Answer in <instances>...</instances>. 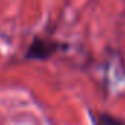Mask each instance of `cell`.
<instances>
[{
    "label": "cell",
    "instance_id": "obj_1",
    "mask_svg": "<svg viewBox=\"0 0 125 125\" xmlns=\"http://www.w3.org/2000/svg\"><path fill=\"white\" fill-rule=\"evenodd\" d=\"M59 43L54 40H49V38H41V37H34L31 44L27 49L25 53V59H37V60H44L49 59L50 56H53L57 49H59Z\"/></svg>",
    "mask_w": 125,
    "mask_h": 125
},
{
    "label": "cell",
    "instance_id": "obj_2",
    "mask_svg": "<svg viewBox=\"0 0 125 125\" xmlns=\"http://www.w3.org/2000/svg\"><path fill=\"white\" fill-rule=\"evenodd\" d=\"M96 125H125V122L110 113H99L96 118Z\"/></svg>",
    "mask_w": 125,
    "mask_h": 125
}]
</instances>
